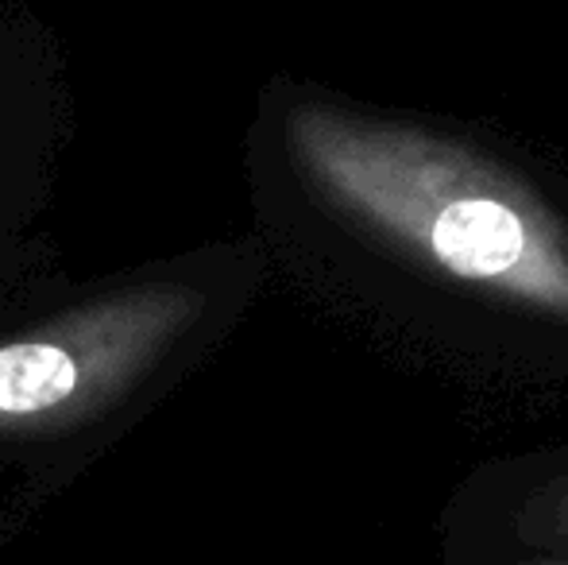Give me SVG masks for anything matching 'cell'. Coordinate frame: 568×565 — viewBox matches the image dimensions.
Instances as JSON below:
<instances>
[{"label": "cell", "instance_id": "3957f363", "mask_svg": "<svg viewBox=\"0 0 568 565\" xmlns=\"http://www.w3.org/2000/svg\"><path fill=\"white\" fill-rule=\"evenodd\" d=\"M70 137L67 59L31 0H0V225L36 233Z\"/></svg>", "mask_w": 568, "mask_h": 565}, {"label": "cell", "instance_id": "6da1fadb", "mask_svg": "<svg viewBox=\"0 0 568 565\" xmlns=\"http://www.w3.org/2000/svg\"><path fill=\"white\" fill-rule=\"evenodd\" d=\"M240 159L271 272L445 372L568 380V179L541 159L302 74L260 85Z\"/></svg>", "mask_w": 568, "mask_h": 565}, {"label": "cell", "instance_id": "277c9868", "mask_svg": "<svg viewBox=\"0 0 568 565\" xmlns=\"http://www.w3.org/2000/svg\"><path fill=\"white\" fill-rule=\"evenodd\" d=\"M507 527L518 543L568 551V461H546L507 500Z\"/></svg>", "mask_w": 568, "mask_h": 565}, {"label": "cell", "instance_id": "5b68a950", "mask_svg": "<svg viewBox=\"0 0 568 565\" xmlns=\"http://www.w3.org/2000/svg\"><path fill=\"white\" fill-rule=\"evenodd\" d=\"M51 268L43 264V249H39L36 233L0 225V322L20 306Z\"/></svg>", "mask_w": 568, "mask_h": 565}, {"label": "cell", "instance_id": "7a4b0ae2", "mask_svg": "<svg viewBox=\"0 0 568 565\" xmlns=\"http://www.w3.org/2000/svg\"><path fill=\"white\" fill-rule=\"evenodd\" d=\"M267 280L252 233L90 280L51 268L0 322V450L128 426L236 337Z\"/></svg>", "mask_w": 568, "mask_h": 565}, {"label": "cell", "instance_id": "8992f818", "mask_svg": "<svg viewBox=\"0 0 568 565\" xmlns=\"http://www.w3.org/2000/svg\"><path fill=\"white\" fill-rule=\"evenodd\" d=\"M523 565H568V562H523Z\"/></svg>", "mask_w": 568, "mask_h": 565}]
</instances>
